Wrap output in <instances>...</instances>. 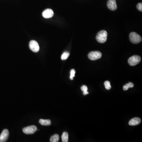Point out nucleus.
<instances>
[{
	"instance_id": "obj_1",
	"label": "nucleus",
	"mask_w": 142,
	"mask_h": 142,
	"mask_svg": "<svg viewBox=\"0 0 142 142\" xmlns=\"http://www.w3.org/2000/svg\"><path fill=\"white\" fill-rule=\"evenodd\" d=\"M107 33L106 30H101L97 33L96 36L97 41L100 43L106 42L107 39Z\"/></svg>"
},
{
	"instance_id": "obj_2",
	"label": "nucleus",
	"mask_w": 142,
	"mask_h": 142,
	"mask_svg": "<svg viewBox=\"0 0 142 142\" xmlns=\"http://www.w3.org/2000/svg\"><path fill=\"white\" fill-rule=\"evenodd\" d=\"M130 41L134 44H137L142 41L141 37L135 32H131L130 34Z\"/></svg>"
},
{
	"instance_id": "obj_3",
	"label": "nucleus",
	"mask_w": 142,
	"mask_h": 142,
	"mask_svg": "<svg viewBox=\"0 0 142 142\" xmlns=\"http://www.w3.org/2000/svg\"><path fill=\"white\" fill-rule=\"evenodd\" d=\"M141 58L138 55H134L130 57L128 60V63L131 66H134L140 62Z\"/></svg>"
},
{
	"instance_id": "obj_4",
	"label": "nucleus",
	"mask_w": 142,
	"mask_h": 142,
	"mask_svg": "<svg viewBox=\"0 0 142 142\" xmlns=\"http://www.w3.org/2000/svg\"><path fill=\"white\" fill-rule=\"evenodd\" d=\"M102 54L99 51H92L88 55L89 58L92 60H95L101 58Z\"/></svg>"
},
{
	"instance_id": "obj_5",
	"label": "nucleus",
	"mask_w": 142,
	"mask_h": 142,
	"mask_svg": "<svg viewBox=\"0 0 142 142\" xmlns=\"http://www.w3.org/2000/svg\"><path fill=\"white\" fill-rule=\"evenodd\" d=\"M30 49L34 53H37L39 50V46L38 42L35 40H31L29 44Z\"/></svg>"
},
{
	"instance_id": "obj_6",
	"label": "nucleus",
	"mask_w": 142,
	"mask_h": 142,
	"mask_svg": "<svg viewBox=\"0 0 142 142\" xmlns=\"http://www.w3.org/2000/svg\"><path fill=\"white\" fill-rule=\"evenodd\" d=\"M37 130V128L35 126H31L28 127H25L23 129L24 133L26 134H32L36 132Z\"/></svg>"
},
{
	"instance_id": "obj_7",
	"label": "nucleus",
	"mask_w": 142,
	"mask_h": 142,
	"mask_svg": "<svg viewBox=\"0 0 142 142\" xmlns=\"http://www.w3.org/2000/svg\"><path fill=\"white\" fill-rule=\"evenodd\" d=\"M9 135V132L8 130L5 129L3 131L0 136V142H6L8 139Z\"/></svg>"
},
{
	"instance_id": "obj_8",
	"label": "nucleus",
	"mask_w": 142,
	"mask_h": 142,
	"mask_svg": "<svg viewBox=\"0 0 142 142\" xmlns=\"http://www.w3.org/2000/svg\"><path fill=\"white\" fill-rule=\"evenodd\" d=\"M108 8L112 11H114L117 9L116 1L115 0H109L107 3Z\"/></svg>"
},
{
	"instance_id": "obj_9",
	"label": "nucleus",
	"mask_w": 142,
	"mask_h": 142,
	"mask_svg": "<svg viewBox=\"0 0 142 142\" xmlns=\"http://www.w3.org/2000/svg\"><path fill=\"white\" fill-rule=\"evenodd\" d=\"M54 12L53 10L51 9H47L45 10L42 13V15L44 18H51L53 16Z\"/></svg>"
},
{
	"instance_id": "obj_10",
	"label": "nucleus",
	"mask_w": 142,
	"mask_h": 142,
	"mask_svg": "<svg viewBox=\"0 0 142 142\" xmlns=\"http://www.w3.org/2000/svg\"><path fill=\"white\" fill-rule=\"evenodd\" d=\"M140 123H141V120L140 118L135 117V118L131 119L129 121V124L130 126H134L138 125L140 124Z\"/></svg>"
},
{
	"instance_id": "obj_11",
	"label": "nucleus",
	"mask_w": 142,
	"mask_h": 142,
	"mask_svg": "<svg viewBox=\"0 0 142 142\" xmlns=\"http://www.w3.org/2000/svg\"><path fill=\"white\" fill-rule=\"evenodd\" d=\"M39 123L42 126H48L51 124V121L50 120H44L41 119L39 120Z\"/></svg>"
},
{
	"instance_id": "obj_12",
	"label": "nucleus",
	"mask_w": 142,
	"mask_h": 142,
	"mask_svg": "<svg viewBox=\"0 0 142 142\" xmlns=\"http://www.w3.org/2000/svg\"><path fill=\"white\" fill-rule=\"evenodd\" d=\"M59 138H60V137L58 134H55L51 137L50 141L51 142H58L59 141Z\"/></svg>"
},
{
	"instance_id": "obj_13",
	"label": "nucleus",
	"mask_w": 142,
	"mask_h": 142,
	"mask_svg": "<svg viewBox=\"0 0 142 142\" xmlns=\"http://www.w3.org/2000/svg\"><path fill=\"white\" fill-rule=\"evenodd\" d=\"M62 140L63 142H68V134L67 132H64L62 135Z\"/></svg>"
},
{
	"instance_id": "obj_14",
	"label": "nucleus",
	"mask_w": 142,
	"mask_h": 142,
	"mask_svg": "<svg viewBox=\"0 0 142 142\" xmlns=\"http://www.w3.org/2000/svg\"><path fill=\"white\" fill-rule=\"evenodd\" d=\"M70 54L69 52H65L62 54L61 56V59L62 60H66L70 56Z\"/></svg>"
},
{
	"instance_id": "obj_15",
	"label": "nucleus",
	"mask_w": 142,
	"mask_h": 142,
	"mask_svg": "<svg viewBox=\"0 0 142 142\" xmlns=\"http://www.w3.org/2000/svg\"><path fill=\"white\" fill-rule=\"evenodd\" d=\"M81 90L83 91V94L84 95L89 94V92H88V87L86 85H83L81 87Z\"/></svg>"
},
{
	"instance_id": "obj_16",
	"label": "nucleus",
	"mask_w": 142,
	"mask_h": 142,
	"mask_svg": "<svg viewBox=\"0 0 142 142\" xmlns=\"http://www.w3.org/2000/svg\"><path fill=\"white\" fill-rule=\"evenodd\" d=\"M104 84L105 88L107 90H109L111 89V83H110V82L109 81H106V82H105Z\"/></svg>"
},
{
	"instance_id": "obj_17",
	"label": "nucleus",
	"mask_w": 142,
	"mask_h": 142,
	"mask_svg": "<svg viewBox=\"0 0 142 142\" xmlns=\"http://www.w3.org/2000/svg\"><path fill=\"white\" fill-rule=\"evenodd\" d=\"M75 71L74 69H72L70 71V79L73 80V77L75 76Z\"/></svg>"
},
{
	"instance_id": "obj_18",
	"label": "nucleus",
	"mask_w": 142,
	"mask_h": 142,
	"mask_svg": "<svg viewBox=\"0 0 142 142\" xmlns=\"http://www.w3.org/2000/svg\"><path fill=\"white\" fill-rule=\"evenodd\" d=\"M137 8L139 11L142 12V3H139L137 4Z\"/></svg>"
},
{
	"instance_id": "obj_19",
	"label": "nucleus",
	"mask_w": 142,
	"mask_h": 142,
	"mask_svg": "<svg viewBox=\"0 0 142 142\" xmlns=\"http://www.w3.org/2000/svg\"><path fill=\"white\" fill-rule=\"evenodd\" d=\"M127 84L128 87H129V88H133L134 87V85H133L132 83L129 82L127 83Z\"/></svg>"
},
{
	"instance_id": "obj_20",
	"label": "nucleus",
	"mask_w": 142,
	"mask_h": 142,
	"mask_svg": "<svg viewBox=\"0 0 142 142\" xmlns=\"http://www.w3.org/2000/svg\"><path fill=\"white\" fill-rule=\"evenodd\" d=\"M129 87H128L127 84H126L123 87V90H127L129 89Z\"/></svg>"
}]
</instances>
